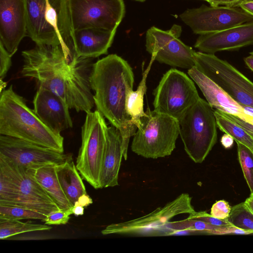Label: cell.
<instances>
[{"label": "cell", "instance_id": "46", "mask_svg": "<svg viewBox=\"0 0 253 253\" xmlns=\"http://www.w3.org/2000/svg\"><path fill=\"white\" fill-rule=\"evenodd\" d=\"M250 54L253 55V51L250 52Z\"/></svg>", "mask_w": 253, "mask_h": 253}, {"label": "cell", "instance_id": "17", "mask_svg": "<svg viewBox=\"0 0 253 253\" xmlns=\"http://www.w3.org/2000/svg\"><path fill=\"white\" fill-rule=\"evenodd\" d=\"M253 45V20L223 31L200 35L194 47L200 51L214 54Z\"/></svg>", "mask_w": 253, "mask_h": 253}, {"label": "cell", "instance_id": "4", "mask_svg": "<svg viewBox=\"0 0 253 253\" xmlns=\"http://www.w3.org/2000/svg\"><path fill=\"white\" fill-rule=\"evenodd\" d=\"M27 36L36 44L61 45L76 54L70 0H25Z\"/></svg>", "mask_w": 253, "mask_h": 253}, {"label": "cell", "instance_id": "43", "mask_svg": "<svg viewBox=\"0 0 253 253\" xmlns=\"http://www.w3.org/2000/svg\"><path fill=\"white\" fill-rule=\"evenodd\" d=\"M244 61L249 68L253 72V55L250 54L245 57Z\"/></svg>", "mask_w": 253, "mask_h": 253}, {"label": "cell", "instance_id": "18", "mask_svg": "<svg viewBox=\"0 0 253 253\" xmlns=\"http://www.w3.org/2000/svg\"><path fill=\"white\" fill-rule=\"evenodd\" d=\"M34 111L50 129L60 134L73 127L69 108L57 95L39 86L33 99Z\"/></svg>", "mask_w": 253, "mask_h": 253}, {"label": "cell", "instance_id": "39", "mask_svg": "<svg viewBox=\"0 0 253 253\" xmlns=\"http://www.w3.org/2000/svg\"><path fill=\"white\" fill-rule=\"evenodd\" d=\"M234 141L233 138L227 133H225L220 140L221 144L226 149L231 148L233 145Z\"/></svg>", "mask_w": 253, "mask_h": 253}, {"label": "cell", "instance_id": "29", "mask_svg": "<svg viewBox=\"0 0 253 253\" xmlns=\"http://www.w3.org/2000/svg\"><path fill=\"white\" fill-rule=\"evenodd\" d=\"M228 220L236 227L253 232V215L245 207L244 202L231 208Z\"/></svg>", "mask_w": 253, "mask_h": 253}, {"label": "cell", "instance_id": "36", "mask_svg": "<svg viewBox=\"0 0 253 253\" xmlns=\"http://www.w3.org/2000/svg\"><path fill=\"white\" fill-rule=\"evenodd\" d=\"M246 0H210L209 2L211 6H225L230 7H240Z\"/></svg>", "mask_w": 253, "mask_h": 253}, {"label": "cell", "instance_id": "30", "mask_svg": "<svg viewBox=\"0 0 253 253\" xmlns=\"http://www.w3.org/2000/svg\"><path fill=\"white\" fill-rule=\"evenodd\" d=\"M73 214L72 208L69 209H59L46 215L43 220L48 225L65 224L68 223L70 215Z\"/></svg>", "mask_w": 253, "mask_h": 253}, {"label": "cell", "instance_id": "3", "mask_svg": "<svg viewBox=\"0 0 253 253\" xmlns=\"http://www.w3.org/2000/svg\"><path fill=\"white\" fill-rule=\"evenodd\" d=\"M0 134L64 153V138L50 129L26 104L12 85L0 92Z\"/></svg>", "mask_w": 253, "mask_h": 253}, {"label": "cell", "instance_id": "5", "mask_svg": "<svg viewBox=\"0 0 253 253\" xmlns=\"http://www.w3.org/2000/svg\"><path fill=\"white\" fill-rule=\"evenodd\" d=\"M184 150L195 163H202L215 144L217 125L213 108L200 97L178 120Z\"/></svg>", "mask_w": 253, "mask_h": 253}, {"label": "cell", "instance_id": "44", "mask_svg": "<svg viewBox=\"0 0 253 253\" xmlns=\"http://www.w3.org/2000/svg\"><path fill=\"white\" fill-rule=\"evenodd\" d=\"M6 85V83L3 82L2 80H0V92L4 89Z\"/></svg>", "mask_w": 253, "mask_h": 253}, {"label": "cell", "instance_id": "48", "mask_svg": "<svg viewBox=\"0 0 253 253\" xmlns=\"http://www.w3.org/2000/svg\"></svg>", "mask_w": 253, "mask_h": 253}, {"label": "cell", "instance_id": "27", "mask_svg": "<svg viewBox=\"0 0 253 253\" xmlns=\"http://www.w3.org/2000/svg\"><path fill=\"white\" fill-rule=\"evenodd\" d=\"M46 215L25 208L0 205V218L10 219H40L43 220Z\"/></svg>", "mask_w": 253, "mask_h": 253}, {"label": "cell", "instance_id": "37", "mask_svg": "<svg viewBox=\"0 0 253 253\" xmlns=\"http://www.w3.org/2000/svg\"><path fill=\"white\" fill-rule=\"evenodd\" d=\"M242 113L238 117L248 123L253 125V108L243 106Z\"/></svg>", "mask_w": 253, "mask_h": 253}, {"label": "cell", "instance_id": "7", "mask_svg": "<svg viewBox=\"0 0 253 253\" xmlns=\"http://www.w3.org/2000/svg\"><path fill=\"white\" fill-rule=\"evenodd\" d=\"M107 126L104 117L98 110L86 113L82 127V143L76 168L82 178L94 188H101L99 182L105 150Z\"/></svg>", "mask_w": 253, "mask_h": 253}, {"label": "cell", "instance_id": "15", "mask_svg": "<svg viewBox=\"0 0 253 253\" xmlns=\"http://www.w3.org/2000/svg\"><path fill=\"white\" fill-rule=\"evenodd\" d=\"M14 178L15 199L12 206L32 210L46 215L60 209L35 179L31 169L14 164Z\"/></svg>", "mask_w": 253, "mask_h": 253}, {"label": "cell", "instance_id": "31", "mask_svg": "<svg viewBox=\"0 0 253 253\" xmlns=\"http://www.w3.org/2000/svg\"><path fill=\"white\" fill-rule=\"evenodd\" d=\"M190 218L205 221L211 225L216 227H224L232 224L228 219H221L216 218L208 213L206 211H195L189 215Z\"/></svg>", "mask_w": 253, "mask_h": 253}, {"label": "cell", "instance_id": "14", "mask_svg": "<svg viewBox=\"0 0 253 253\" xmlns=\"http://www.w3.org/2000/svg\"><path fill=\"white\" fill-rule=\"evenodd\" d=\"M0 155L26 169L60 165L72 157L70 154L3 135H0Z\"/></svg>", "mask_w": 253, "mask_h": 253}, {"label": "cell", "instance_id": "12", "mask_svg": "<svg viewBox=\"0 0 253 253\" xmlns=\"http://www.w3.org/2000/svg\"><path fill=\"white\" fill-rule=\"evenodd\" d=\"M70 7L73 30H117L126 11L124 0H70Z\"/></svg>", "mask_w": 253, "mask_h": 253}, {"label": "cell", "instance_id": "42", "mask_svg": "<svg viewBox=\"0 0 253 253\" xmlns=\"http://www.w3.org/2000/svg\"><path fill=\"white\" fill-rule=\"evenodd\" d=\"M72 212L76 216L82 215L84 213V207L74 204L72 207Z\"/></svg>", "mask_w": 253, "mask_h": 253}, {"label": "cell", "instance_id": "8", "mask_svg": "<svg viewBox=\"0 0 253 253\" xmlns=\"http://www.w3.org/2000/svg\"><path fill=\"white\" fill-rule=\"evenodd\" d=\"M153 94L154 110L178 120L200 98L193 81L174 68L163 75Z\"/></svg>", "mask_w": 253, "mask_h": 253}, {"label": "cell", "instance_id": "45", "mask_svg": "<svg viewBox=\"0 0 253 253\" xmlns=\"http://www.w3.org/2000/svg\"><path fill=\"white\" fill-rule=\"evenodd\" d=\"M134 0L138 1H140V2H144V1H145L146 0Z\"/></svg>", "mask_w": 253, "mask_h": 253}, {"label": "cell", "instance_id": "2", "mask_svg": "<svg viewBox=\"0 0 253 253\" xmlns=\"http://www.w3.org/2000/svg\"><path fill=\"white\" fill-rule=\"evenodd\" d=\"M134 77L128 62L111 54L93 63L89 80L97 110L121 132L126 160L130 138L137 129L126 109L127 94L133 90Z\"/></svg>", "mask_w": 253, "mask_h": 253}, {"label": "cell", "instance_id": "32", "mask_svg": "<svg viewBox=\"0 0 253 253\" xmlns=\"http://www.w3.org/2000/svg\"><path fill=\"white\" fill-rule=\"evenodd\" d=\"M231 208L228 203L223 200L216 201L211 207V215L217 218L225 219L229 217Z\"/></svg>", "mask_w": 253, "mask_h": 253}, {"label": "cell", "instance_id": "47", "mask_svg": "<svg viewBox=\"0 0 253 253\" xmlns=\"http://www.w3.org/2000/svg\"><path fill=\"white\" fill-rule=\"evenodd\" d=\"M205 0V1H206L207 2H208L210 1V0Z\"/></svg>", "mask_w": 253, "mask_h": 253}, {"label": "cell", "instance_id": "16", "mask_svg": "<svg viewBox=\"0 0 253 253\" xmlns=\"http://www.w3.org/2000/svg\"><path fill=\"white\" fill-rule=\"evenodd\" d=\"M26 36L25 0H0V42L11 56Z\"/></svg>", "mask_w": 253, "mask_h": 253}, {"label": "cell", "instance_id": "33", "mask_svg": "<svg viewBox=\"0 0 253 253\" xmlns=\"http://www.w3.org/2000/svg\"><path fill=\"white\" fill-rule=\"evenodd\" d=\"M12 56L0 42V80L4 79L12 65Z\"/></svg>", "mask_w": 253, "mask_h": 253}, {"label": "cell", "instance_id": "19", "mask_svg": "<svg viewBox=\"0 0 253 253\" xmlns=\"http://www.w3.org/2000/svg\"><path fill=\"white\" fill-rule=\"evenodd\" d=\"M117 30L86 28L73 31L75 53L79 57L96 58L106 54L111 46Z\"/></svg>", "mask_w": 253, "mask_h": 253}, {"label": "cell", "instance_id": "21", "mask_svg": "<svg viewBox=\"0 0 253 253\" xmlns=\"http://www.w3.org/2000/svg\"><path fill=\"white\" fill-rule=\"evenodd\" d=\"M188 74L200 88L207 101L213 109L238 116L242 105L229 96L215 83L199 71L195 66L188 70Z\"/></svg>", "mask_w": 253, "mask_h": 253}, {"label": "cell", "instance_id": "6", "mask_svg": "<svg viewBox=\"0 0 253 253\" xmlns=\"http://www.w3.org/2000/svg\"><path fill=\"white\" fill-rule=\"evenodd\" d=\"M133 136L131 151L145 158L158 159L170 155L179 135L178 120L147 108Z\"/></svg>", "mask_w": 253, "mask_h": 253}, {"label": "cell", "instance_id": "20", "mask_svg": "<svg viewBox=\"0 0 253 253\" xmlns=\"http://www.w3.org/2000/svg\"><path fill=\"white\" fill-rule=\"evenodd\" d=\"M106 143L99 182L101 188L118 185V176L123 157L120 131L112 126L105 128Z\"/></svg>", "mask_w": 253, "mask_h": 253}, {"label": "cell", "instance_id": "28", "mask_svg": "<svg viewBox=\"0 0 253 253\" xmlns=\"http://www.w3.org/2000/svg\"><path fill=\"white\" fill-rule=\"evenodd\" d=\"M238 156L243 175L250 189L253 193V152L247 146L236 142Z\"/></svg>", "mask_w": 253, "mask_h": 253}, {"label": "cell", "instance_id": "13", "mask_svg": "<svg viewBox=\"0 0 253 253\" xmlns=\"http://www.w3.org/2000/svg\"><path fill=\"white\" fill-rule=\"evenodd\" d=\"M194 34L215 33L253 20V16L240 7L207 6L187 9L179 15Z\"/></svg>", "mask_w": 253, "mask_h": 253}, {"label": "cell", "instance_id": "40", "mask_svg": "<svg viewBox=\"0 0 253 253\" xmlns=\"http://www.w3.org/2000/svg\"><path fill=\"white\" fill-rule=\"evenodd\" d=\"M240 7L253 16V0H246L240 5Z\"/></svg>", "mask_w": 253, "mask_h": 253}, {"label": "cell", "instance_id": "24", "mask_svg": "<svg viewBox=\"0 0 253 253\" xmlns=\"http://www.w3.org/2000/svg\"><path fill=\"white\" fill-rule=\"evenodd\" d=\"M155 59L151 57L149 65L144 71L142 78L136 90H131L127 94L126 109L127 114L131 119L133 124L138 127L140 124V120L145 115L144 111L143 101L144 95L147 90L146 79Z\"/></svg>", "mask_w": 253, "mask_h": 253}, {"label": "cell", "instance_id": "35", "mask_svg": "<svg viewBox=\"0 0 253 253\" xmlns=\"http://www.w3.org/2000/svg\"><path fill=\"white\" fill-rule=\"evenodd\" d=\"M219 112L222 115L231 121L233 122L235 124H237L238 125L242 126L243 128L248 131L250 133L253 135V125L247 123L237 116L228 114L221 111H219Z\"/></svg>", "mask_w": 253, "mask_h": 253}, {"label": "cell", "instance_id": "26", "mask_svg": "<svg viewBox=\"0 0 253 253\" xmlns=\"http://www.w3.org/2000/svg\"><path fill=\"white\" fill-rule=\"evenodd\" d=\"M51 229L48 225L28 222L20 220L0 218V239L4 240L18 234L40 231H47Z\"/></svg>", "mask_w": 253, "mask_h": 253}, {"label": "cell", "instance_id": "34", "mask_svg": "<svg viewBox=\"0 0 253 253\" xmlns=\"http://www.w3.org/2000/svg\"><path fill=\"white\" fill-rule=\"evenodd\" d=\"M253 234V232L244 230L232 224L224 227H220L218 229L211 231L209 234L212 235H249Z\"/></svg>", "mask_w": 253, "mask_h": 253}, {"label": "cell", "instance_id": "38", "mask_svg": "<svg viewBox=\"0 0 253 253\" xmlns=\"http://www.w3.org/2000/svg\"><path fill=\"white\" fill-rule=\"evenodd\" d=\"M92 203V199L87 193H85L80 196L74 204L78 205L84 208L87 207Z\"/></svg>", "mask_w": 253, "mask_h": 253}, {"label": "cell", "instance_id": "41", "mask_svg": "<svg viewBox=\"0 0 253 253\" xmlns=\"http://www.w3.org/2000/svg\"><path fill=\"white\" fill-rule=\"evenodd\" d=\"M244 204L247 209L253 215V193H251Z\"/></svg>", "mask_w": 253, "mask_h": 253}, {"label": "cell", "instance_id": "1", "mask_svg": "<svg viewBox=\"0 0 253 253\" xmlns=\"http://www.w3.org/2000/svg\"><path fill=\"white\" fill-rule=\"evenodd\" d=\"M21 74L61 98L69 109L91 111L94 104L90 85L91 58L68 53L61 45L36 44L23 51Z\"/></svg>", "mask_w": 253, "mask_h": 253}, {"label": "cell", "instance_id": "23", "mask_svg": "<svg viewBox=\"0 0 253 253\" xmlns=\"http://www.w3.org/2000/svg\"><path fill=\"white\" fill-rule=\"evenodd\" d=\"M56 170L61 186L73 206L79 197L86 193V191L72 157L63 163L56 165Z\"/></svg>", "mask_w": 253, "mask_h": 253}, {"label": "cell", "instance_id": "11", "mask_svg": "<svg viewBox=\"0 0 253 253\" xmlns=\"http://www.w3.org/2000/svg\"><path fill=\"white\" fill-rule=\"evenodd\" d=\"M181 32V27L177 25L166 31L151 27L146 34L147 51L161 63L190 69L195 66V51L179 39Z\"/></svg>", "mask_w": 253, "mask_h": 253}, {"label": "cell", "instance_id": "9", "mask_svg": "<svg viewBox=\"0 0 253 253\" xmlns=\"http://www.w3.org/2000/svg\"><path fill=\"white\" fill-rule=\"evenodd\" d=\"M195 66L242 106L253 108V82L214 54L194 53Z\"/></svg>", "mask_w": 253, "mask_h": 253}, {"label": "cell", "instance_id": "25", "mask_svg": "<svg viewBox=\"0 0 253 253\" xmlns=\"http://www.w3.org/2000/svg\"><path fill=\"white\" fill-rule=\"evenodd\" d=\"M217 127L220 130L231 136L235 142L242 143L253 152V135L242 126L231 121L219 110H213Z\"/></svg>", "mask_w": 253, "mask_h": 253}, {"label": "cell", "instance_id": "10", "mask_svg": "<svg viewBox=\"0 0 253 253\" xmlns=\"http://www.w3.org/2000/svg\"><path fill=\"white\" fill-rule=\"evenodd\" d=\"M192 198L188 194H182L163 207L129 221L113 223L101 231L104 235L109 234H138L148 233L158 235L162 228L175 216L192 214L196 211L191 204Z\"/></svg>", "mask_w": 253, "mask_h": 253}, {"label": "cell", "instance_id": "22", "mask_svg": "<svg viewBox=\"0 0 253 253\" xmlns=\"http://www.w3.org/2000/svg\"><path fill=\"white\" fill-rule=\"evenodd\" d=\"M56 166L48 164L31 170L35 179L60 209H71L73 206L61 186L56 173Z\"/></svg>", "mask_w": 253, "mask_h": 253}]
</instances>
